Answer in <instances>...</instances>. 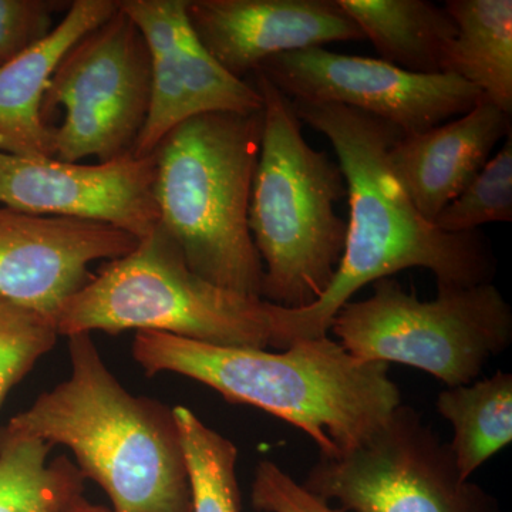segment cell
<instances>
[{
	"label": "cell",
	"mask_w": 512,
	"mask_h": 512,
	"mask_svg": "<svg viewBox=\"0 0 512 512\" xmlns=\"http://www.w3.org/2000/svg\"><path fill=\"white\" fill-rule=\"evenodd\" d=\"M256 70L291 100L340 104L423 133L473 109L483 93L456 74L407 72L382 59L309 47L266 60Z\"/></svg>",
	"instance_id": "cell-10"
},
{
	"label": "cell",
	"mask_w": 512,
	"mask_h": 512,
	"mask_svg": "<svg viewBox=\"0 0 512 512\" xmlns=\"http://www.w3.org/2000/svg\"><path fill=\"white\" fill-rule=\"evenodd\" d=\"M252 84L264 111L248 212L264 265L262 299L305 309L328 291L342 261L348 222L336 204L348 188L339 164L303 137L292 100L261 70L252 73Z\"/></svg>",
	"instance_id": "cell-4"
},
{
	"label": "cell",
	"mask_w": 512,
	"mask_h": 512,
	"mask_svg": "<svg viewBox=\"0 0 512 512\" xmlns=\"http://www.w3.org/2000/svg\"><path fill=\"white\" fill-rule=\"evenodd\" d=\"M190 478L192 512H242L238 448L184 406L174 407Z\"/></svg>",
	"instance_id": "cell-21"
},
{
	"label": "cell",
	"mask_w": 512,
	"mask_h": 512,
	"mask_svg": "<svg viewBox=\"0 0 512 512\" xmlns=\"http://www.w3.org/2000/svg\"><path fill=\"white\" fill-rule=\"evenodd\" d=\"M60 336L150 330L229 348L268 349L269 302L222 288L195 274L165 229L106 262L63 303Z\"/></svg>",
	"instance_id": "cell-6"
},
{
	"label": "cell",
	"mask_w": 512,
	"mask_h": 512,
	"mask_svg": "<svg viewBox=\"0 0 512 512\" xmlns=\"http://www.w3.org/2000/svg\"><path fill=\"white\" fill-rule=\"evenodd\" d=\"M69 6L59 0H0V67L49 35L53 16Z\"/></svg>",
	"instance_id": "cell-24"
},
{
	"label": "cell",
	"mask_w": 512,
	"mask_h": 512,
	"mask_svg": "<svg viewBox=\"0 0 512 512\" xmlns=\"http://www.w3.org/2000/svg\"><path fill=\"white\" fill-rule=\"evenodd\" d=\"M444 9L457 28L444 73L473 84L511 116V0H448Z\"/></svg>",
	"instance_id": "cell-18"
},
{
	"label": "cell",
	"mask_w": 512,
	"mask_h": 512,
	"mask_svg": "<svg viewBox=\"0 0 512 512\" xmlns=\"http://www.w3.org/2000/svg\"><path fill=\"white\" fill-rule=\"evenodd\" d=\"M146 42L151 96L134 156L153 154L171 130L208 113H254L262 97L254 84L231 76L207 52L187 16V0H120Z\"/></svg>",
	"instance_id": "cell-11"
},
{
	"label": "cell",
	"mask_w": 512,
	"mask_h": 512,
	"mask_svg": "<svg viewBox=\"0 0 512 512\" xmlns=\"http://www.w3.org/2000/svg\"><path fill=\"white\" fill-rule=\"evenodd\" d=\"M292 106L301 123L335 148L350 218L342 261L322 298L305 309L269 303V348L325 338L333 318L360 289L406 269H429L437 288L493 282L497 261L487 238L478 231H441L416 210L394 177L387 156L404 136L400 128L340 104L292 100Z\"/></svg>",
	"instance_id": "cell-1"
},
{
	"label": "cell",
	"mask_w": 512,
	"mask_h": 512,
	"mask_svg": "<svg viewBox=\"0 0 512 512\" xmlns=\"http://www.w3.org/2000/svg\"><path fill=\"white\" fill-rule=\"evenodd\" d=\"M511 131L510 114L483 96L457 120L403 136L387 160L416 210L434 222L483 170L495 146Z\"/></svg>",
	"instance_id": "cell-15"
},
{
	"label": "cell",
	"mask_w": 512,
	"mask_h": 512,
	"mask_svg": "<svg viewBox=\"0 0 512 512\" xmlns=\"http://www.w3.org/2000/svg\"><path fill=\"white\" fill-rule=\"evenodd\" d=\"M120 0H74L49 35L0 67V151L55 158L53 127L42 117L43 100L60 60L83 36L106 22Z\"/></svg>",
	"instance_id": "cell-16"
},
{
	"label": "cell",
	"mask_w": 512,
	"mask_h": 512,
	"mask_svg": "<svg viewBox=\"0 0 512 512\" xmlns=\"http://www.w3.org/2000/svg\"><path fill=\"white\" fill-rule=\"evenodd\" d=\"M133 357L148 376L175 373L305 431L320 458L362 443L402 404L389 365L350 355L329 336L288 349L229 348L141 330Z\"/></svg>",
	"instance_id": "cell-2"
},
{
	"label": "cell",
	"mask_w": 512,
	"mask_h": 512,
	"mask_svg": "<svg viewBox=\"0 0 512 512\" xmlns=\"http://www.w3.org/2000/svg\"><path fill=\"white\" fill-rule=\"evenodd\" d=\"M187 16L202 46L239 80L274 56L365 40L338 0H187Z\"/></svg>",
	"instance_id": "cell-14"
},
{
	"label": "cell",
	"mask_w": 512,
	"mask_h": 512,
	"mask_svg": "<svg viewBox=\"0 0 512 512\" xmlns=\"http://www.w3.org/2000/svg\"><path fill=\"white\" fill-rule=\"evenodd\" d=\"M59 336L53 316L0 296V406Z\"/></svg>",
	"instance_id": "cell-23"
},
{
	"label": "cell",
	"mask_w": 512,
	"mask_h": 512,
	"mask_svg": "<svg viewBox=\"0 0 512 512\" xmlns=\"http://www.w3.org/2000/svg\"><path fill=\"white\" fill-rule=\"evenodd\" d=\"M72 373L6 429L72 451L114 512H192L174 407L134 396L101 359L90 333L69 336Z\"/></svg>",
	"instance_id": "cell-3"
},
{
	"label": "cell",
	"mask_w": 512,
	"mask_h": 512,
	"mask_svg": "<svg viewBox=\"0 0 512 512\" xmlns=\"http://www.w3.org/2000/svg\"><path fill=\"white\" fill-rule=\"evenodd\" d=\"M303 487L346 512H501L493 494L461 477L450 444L403 403L352 450L319 457Z\"/></svg>",
	"instance_id": "cell-9"
},
{
	"label": "cell",
	"mask_w": 512,
	"mask_h": 512,
	"mask_svg": "<svg viewBox=\"0 0 512 512\" xmlns=\"http://www.w3.org/2000/svg\"><path fill=\"white\" fill-rule=\"evenodd\" d=\"M151 60L133 20L119 8L60 60L43 100L55 158L99 163L130 156L146 123Z\"/></svg>",
	"instance_id": "cell-8"
},
{
	"label": "cell",
	"mask_w": 512,
	"mask_h": 512,
	"mask_svg": "<svg viewBox=\"0 0 512 512\" xmlns=\"http://www.w3.org/2000/svg\"><path fill=\"white\" fill-rule=\"evenodd\" d=\"M138 239L101 222L0 208V296L53 316L90 279V265L121 258Z\"/></svg>",
	"instance_id": "cell-13"
},
{
	"label": "cell",
	"mask_w": 512,
	"mask_h": 512,
	"mask_svg": "<svg viewBox=\"0 0 512 512\" xmlns=\"http://www.w3.org/2000/svg\"><path fill=\"white\" fill-rule=\"evenodd\" d=\"M53 446L0 429V512H64L83 497V474Z\"/></svg>",
	"instance_id": "cell-20"
},
{
	"label": "cell",
	"mask_w": 512,
	"mask_h": 512,
	"mask_svg": "<svg viewBox=\"0 0 512 512\" xmlns=\"http://www.w3.org/2000/svg\"><path fill=\"white\" fill-rule=\"evenodd\" d=\"M437 412L454 429L450 448L464 480L512 441V375L447 387L436 402Z\"/></svg>",
	"instance_id": "cell-19"
},
{
	"label": "cell",
	"mask_w": 512,
	"mask_h": 512,
	"mask_svg": "<svg viewBox=\"0 0 512 512\" xmlns=\"http://www.w3.org/2000/svg\"><path fill=\"white\" fill-rule=\"evenodd\" d=\"M64 512H114L111 508L103 507V505H97L90 503L86 498L80 497L79 500L74 501L69 508Z\"/></svg>",
	"instance_id": "cell-26"
},
{
	"label": "cell",
	"mask_w": 512,
	"mask_h": 512,
	"mask_svg": "<svg viewBox=\"0 0 512 512\" xmlns=\"http://www.w3.org/2000/svg\"><path fill=\"white\" fill-rule=\"evenodd\" d=\"M384 62L420 74L446 70L457 28L444 6L426 0H338Z\"/></svg>",
	"instance_id": "cell-17"
},
{
	"label": "cell",
	"mask_w": 512,
	"mask_h": 512,
	"mask_svg": "<svg viewBox=\"0 0 512 512\" xmlns=\"http://www.w3.org/2000/svg\"><path fill=\"white\" fill-rule=\"evenodd\" d=\"M511 221L512 134L466 190L437 215L433 224L450 234H467L485 224Z\"/></svg>",
	"instance_id": "cell-22"
},
{
	"label": "cell",
	"mask_w": 512,
	"mask_h": 512,
	"mask_svg": "<svg viewBox=\"0 0 512 512\" xmlns=\"http://www.w3.org/2000/svg\"><path fill=\"white\" fill-rule=\"evenodd\" d=\"M330 332L356 359L416 367L447 387L463 386L510 348L512 311L493 282L437 288L433 301H421L389 276L373 284L370 298L346 303Z\"/></svg>",
	"instance_id": "cell-7"
},
{
	"label": "cell",
	"mask_w": 512,
	"mask_h": 512,
	"mask_svg": "<svg viewBox=\"0 0 512 512\" xmlns=\"http://www.w3.org/2000/svg\"><path fill=\"white\" fill-rule=\"evenodd\" d=\"M153 154L87 165L0 151V204L45 217L101 222L138 241L160 225Z\"/></svg>",
	"instance_id": "cell-12"
},
{
	"label": "cell",
	"mask_w": 512,
	"mask_h": 512,
	"mask_svg": "<svg viewBox=\"0 0 512 512\" xmlns=\"http://www.w3.org/2000/svg\"><path fill=\"white\" fill-rule=\"evenodd\" d=\"M251 504L258 512H346L311 493L271 460L256 464Z\"/></svg>",
	"instance_id": "cell-25"
},
{
	"label": "cell",
	"mask_w": 512,
	"mask_h": 512,
	"mask_svg": "<svg viewBox=\"0 0 512 512\" xmlns=\"http://www.w3.org/2000/svg\"><path fill=\"white\" fill-rule=\"evenodd\" d=\"M264 111L208 113L171 130L153 151L160 227L212 284L262 298L264 265L248 225Z\"/></svg>",
	"instance_id": "cell-5"
}]
</instances>
